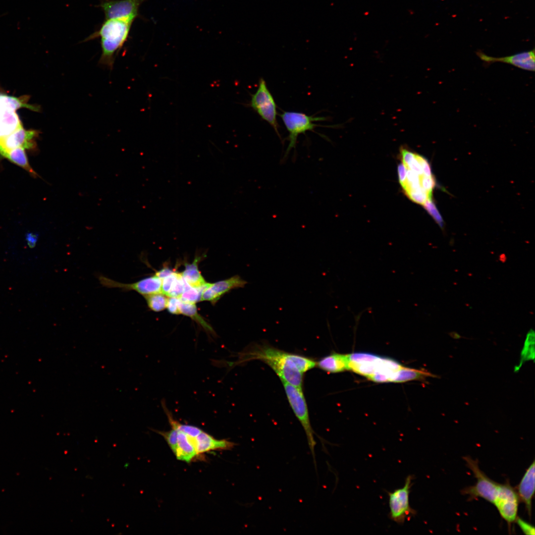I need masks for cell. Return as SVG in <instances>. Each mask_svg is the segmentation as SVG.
I'll use <instances>...</instances> for the list:
<instances>
[{
  "label": "cell",
  "instance_id": "cell-1",
  "mask_svg": "<svg viewBox=\"0 0 535 535\" xmlns=\"http://www.w3.org/2000/svg\"><path fill=\"white\" fill-rule=\"evenodd\" d=\"M241 358V362L251 360L264 362L274 371L281 381L301 389L303 374L316 366V362L310 358L266 345H254L249 351L243 353Z\"/></svg>",
  "mask_w": 535,
  "mask_h": 535
},
{
  "label": "cell",
  "instance_id": "cell-2",
  "mask_svg": "<svg viewBox=\"0 0 535 535\" xmlns=\"http://www.w3.org/2000/svg\"><path fill=\"white\" fill-rule=\"evenodd\" d=\"M134 20L123 19H105L99 29L85 41L99 38L102 54L99 63L110 69L114 62L115 54L127 41Z\"/></svg>",
  "mask_w": 535,
  "mask_h": 535
},
{
  "label": "cell",
  "instance_id": "cell-3",
  "mask_svg": "<svg viewBox=\"0 0 535 535\" xmlns=\"http://www.w3.org/2000/svg\"><path fill=\"white\" fill-rule=\"evenodd\" d=\"M282 382L290 405L306 433L308 446L317 471L315 451L316 441L314 436L316 433L311 425L307 405L302 389L287 382Z\"/></svg>",
  "mask_w": 535,
  "mask_h": 535
},
{
  "label": "cell",
  "instance_id": "cell-4",
  "mask_svg": "<svg viewBox=\"0 0 535 535\" xmlns=\"http://www.w3.org/2000/svg\"><path fill=\"white\" fill-rule=\"evenodd\" d=\"M280 116L289 133V144L284 155V160L287 157L292 149L295 148L297 138L300 134H304L307 131H313L316 127L320 126L315 122L326 120L324 117H316L295 111H283Z\"/></svg>",
  "mask_w": 535,
  "mask_h": 535
},
{
  "label": "cell",
  "instance_id": "cell-5",
  "mask_svg": "<svg viewBox=\"0 0 535 535\" xmlns=\"http://www.w3.org/2000/svg\"><path fill=\"white\" fill-rule=\"evenodd\" d=\"M414 476L408 475L402 488L392 492H387L389 507V518L398 525H403L410 516H415L417 511L413 509L409 502L411 488Z\"/></svg>",
  "mask_w": 535,
  "mask_h": 535
},
{
  "label": "cell",
  "instance_id": "cell-6",
  "mask_svg": "<svg viewBox=\"0 0 535 535\" xmlns=\"http://www.w3.org/2000/svg\"><path fill=\"white\" fill-rule=\"evenodd\" d=\"M250 106L273 128L280 138L276 118L277 106L265 80L263 78H260L259 81L256 92L251 95Z\"/></svg>",
  "mask_w": 535,
  "mask_h": 535
},
{
  "label": "cell",
  "instance_id": "cell-7",
  "mask_svg": "<svg viewBox=\"0 0 535 535\" xmlns=\"http://www.w3.org/2000/svg\"><path fill=\"white\" fill-rule=\"evenodd\" d=\"M468 467L477 479L476 483L463 489L462 492L471 498L481 497L493 504L499 483L489 478L479 468L477 460L470 457H464Z\"/></svg>",
  "mask_w": 535,
  "mask_h": 535
},
{
  "label": "cell",
  "instance_id": "cell-8",
  "mask_svg": "<svg viewBox=\"0 0 535 535\" xmlns=\"http://www.w3.org/2000/svg\"><path fill=\"white\" fill-rule=\"evenodd\" d=\"M519 501L517 491L509 483L498 484L493 504L500 516L508 523L515 521Z\"/></svg>",
  "mask_w": 535,
  "mask_h": 535
},
{
  "label": "cell",
  "instance_id": "cell-9",
  "mask_svg": "<svg viewBox=\"0 0 535 535\" xmlns=\"http://www.w3.org/2000/svg\"><path fill=\"white\" fill-rule=\"evenodd\" d=\"M146 0H101L99 6L105 19H123L135 20L139 15L140 5Z\"/></svg>",
  "mask_w": 535,
  "mask_h": 535
},
{
  "label": "cell",
  "instance_id": "cell-10",
  "mask_svg": "<svg viewBox=\"0 0 535 535\" xmlns=\"http://www.w3.org/2000/svg\"><path fill=\"white\" fill-rule=\"evenodd\" d=\"M98 278L103 286L107 288H118L125 291L134 290L144 297L161 293V279L155 274L131 283L118 282L103 275H100Z\"/></svg>",
  "mask_w": 535,
  "mask_h": 535
},
{
  "label": "cell",
  "instance_id": "cell-11",
  "mask_svg": "<svg viewBox=\"0 0 535 535\" xmlns=\"http://www.w3.org/2000/svg\"><path fill=\"white\" fill-rule=\"evenodd\" d=\"M247 281L238 275L214 283H209L201 295L200 301H207L214 305L223 295L232 289L245 286Z\"/></svg>",
  "mask_w": 535,
  "mask_h": 535
},
{
  "label": "cell",
  "instance_id": "cell-12",
  "mask_svg": "<svg viewBox=\"0 0 535 535\" xmlns=\"http://www.w3.org/2000/svg\"><path fill=\"white\" fill-rule=\"evenodd\" d=\"M39 133L36 130H26L21 126L9 135L1 136L0 139V154L18 147L24 149L35 148V139Z\"/></svg>",
  "mask_w": 535,
  "mask_h": 535
},
{
  "label": "cell",
  "instance_id": "cell-13",
  "mask_svg": "<svg viewBox=\"0 0 535 535\" xmlns=\"http://www.w3.org/2000/svg\"><path fill=\"white\" fill-rule=\"evenodd\" d=\"M480 58L487 63L500 62L512 65L522 69L535 71V50L518 53L505 57L490 56L481 51L476 53Z\"/></svg>",
  "mask_w": 535,
  "mask_h": 535
},
{
  "label": "cell",
  "instance_id": "cell-14",
  "mask_svg": "<svg viewBox=\"0 0 535 535\" xmlns=\"http://www.w3.org/2000/svg\"><path fill=\"white\" fill-rule=\"evenodd\" d=\"M190 437L197 454L213 450H230L237 445L227 440L216 439L203 430L196 437Z\"/></svg>",
  "mask_w": 535,
  "mask_h": 535
},
{
  "label": "cell",
  "instance_id": "cell-15",
  "mask_svg": "<svg viewBox=\"0 0 535 535\" xmlns=\"http://www.w3.org/2000/svg\"><path fill=\"white\" fill-rule=\"evenodd\" d=\"M535 461L529 467L517 487L519 500L526 506L529 515L532 512V501L535 494Z\"/></svg>",
  "mask_w": 535,
  "mask_h": 535
},
{
  "label": "cell",
  "instance_id": "cell-16",
  "mask_svg": "<svg viewBox=\"0 0 535 535\" xmlns=\"http://www.w3.org/2000/svg\"><path fill=\"white\" fill-rule=\"evenodd\" d=\"M348 354L333 353L316 362L321 369L331 373H337L348 370Z\"/></svg>",
  "mask_w": 535,
  "mask_h": 535
},
{
  "label": "cell",
  "instance_id": "cell-17",
  "mask_svg": "<svg viewBox=\"0 0 535 535\" xmlns=\"http://www.w3.org/2000/svg\"><path fill=\"white\" fill-rule=\"evenodd\" d=\"M22 126L15 110L0 105V134L1 136L9 135Z\"/></svg>",
  "mask_w": 535,
  "mask_h": 535
},
{
  "label": "cell",
  "instance_id": "cell-18",
  "mask_svg": "<svg viewBox=\"0 0 535 535\" xmlns=\"http://www.w3.org/2000/svg\"><path fill=\"white\" fill-rule=\"evenodd\" d=\"M175 429L177 432V446L174 454L178 460L189 463L197 455L194 445L188 435Z\"/></svg>",
  "mask_w": 535,
  "mask_h": 535
},
{
  "label": "cell",
  "instance_id": "cell-19",
  "mask_svg": "<svg viewBox=\"0 0 535 535\" xmlns=\"http://www.w3.org/2000/svg\"><path fill=\"white\" fill-rule=\"evenodd\" d=\"M201 259V257H197L192 263H185V269L181 273L185 281L195 288H201L207 283L198 268V263Z\"/></svg>",
  "mask_w": 535,
  "mask_h": 535
},
{
  "label": "cell",
  "instance_id": "cell-20",
  "mask_svg": "<svg viewBox=\"0 0 535 535\" xmlns=\"http://www.w3.org/2000/svg\"><path fill=\"white\" fill-rule=\"evenodd\" d=\"M178 306L180 314L191 318L207 332L214 334V331L211 325L198 314L195 304L182 302L180 300Z\"/></svg>",
  "mask_w": 535,
  "mask_h": 535
},
{
  "label": "cell",
  "instance_id": "cell-21",
  "mask_svg": "<svg viewBox=\"0 0 535 535\" xmlns=\"http://www.w3.org/2000/svg\"><path fill=\"white\" fill-rule=\"evenodd\" d=\"M1 155L12 162L24 168L33 175H37L29 163L24 148H16L4 152Z\"/></svg>",
  "mask_w": 535,
  "mask_h": 535
},
{
  "label": "cell",
  "instance_id": "cell-22",
  "mask_svg": "<svg viewBox=\"0 0 535 535\" xmlns=\"http://www.w3.org/2000/svg\"><path fill=\"white\" fill-rule=\"evenodd\" d=\"M24 99H20L13 96L1 94L0 96V105L5 106L15 111L17 109L26 107L34 111L39 110V107L28 105Z\"/></svg>",
  "mask_w": 535,
  "mask_h": 535
},
{
  "label": "cell",
  "instance_id": "cell-23",
  "mask_svg": "<svg viewBox=\"0 0 535 535\" xmlns=\"http://www.w3.org/2000/svg\"><path fill=\"white\" fill-rule=\"evenodd\" d=\"M148 307L155 312H160L167 306L168 298L162 293L149 295L144 297Z\"/></svg>",
  "mask_w": 535,
  "mask_h": 535
},
{
  "label": "cell",
  "instance_id": "cell-24",
  "mask_svg": "<svg viewBox=\"0 0 535 535\" xmlns=\"http://www.w3.org/2000/svg\"><path fill=\"white\" fill-rule=\"evenodd\" d=\"M206 284L201 288H195L185 281L184 290L179 298V299L182 302L194 304L200 301L202 292Z\"/></svg>",
  "mask_w": 535,
  "mask_h": 535
},
{
  "label": "cell",
  "instance_id": "cell-25",
  "mask_svg": "<svg viewBox=\"0 0 535 535\" xmlns=\"http://www.w3.org/2000/svg\"><path fill=\"white\" fill-rule=\"evenodd\" d=\"M535 344V332L531 329L528 332L527 337L525 340L524 347L522 351V360L521 361H526L527 360H530L533 359L534 360V356H532V348L534 347Z\"/></svg>",
  "mask_w": 535,
  "mask_h": 535
},
{
  "label": "cell",
  "instance_id": "cell-26",
  "mask_svg": "<svg viewBox=\"0 0 535 535\" xmlns=\"http://www.w3.org/2000/svg\"><path fill=\"white\" fill-rule=\"evenodd\" d=\"M157 432L163 437L171 450L174 453L177 446V430L173 428H171L168 431H157Z\"/></svg>",
  "mask_w": 535,
  "mask_h": 535
},
{
  "label": "cell",
  "instance_id": "cell-27",
  "mask_svg": "<svg viewBox=\"0 0 535 535\" xmlns=\"http://www.w3.org/2000/svg\"><path fill=\"white\" fill-rule=\"evenodd\" d=\"M185 284V281L179 273L166 296L179 298L184 290Z\"/></svg>",
  "mask_w": 535,
  "mask_h": 535
},
{
  "label": "cell",
  "instance_id": "cell-28",
  "mask_svg": "<svg viewBox=\"0 0 535 535\" xmlns=\"http://www.w3.org/2000/svg\"><path fill=\"white\" fill-rule=\"evenodd\" d=\"M179 273L175 271L163 278L161 282V292L167 296Z\"/></svg>",
  "mask_w": 535,
  "mask_h": 535
},
{
  "label": "cell",
  "instance_id": "cell-29",
  "mask_svg": "<svg viewBox=\"0 0 535 535\" xmlns=\"http://www.w3.org/2000/svg\"><path fill=\"white\" fill-rule=\"evenodd\" d=\"M425 209L428 212V213L432 216V217L435 220L436 222L441 226L443 227L442 220L441 217L439 214L435 206L432 201V200H428L423 205Z\"/></svg>",
  "mask_w": 535,
  "mask_h": 535
},
{
  "label": "cell",
  "instance_id": "cell-30",
  "mask_svg": "<svg viewBox=\"0 0 535 535\" xmlns=\"http://www.w3.org/2000/svg\"><path fill=\"white\" fill-rule=\"evenodd\" d=\"M400 152L403 164L406 167L414 160L416 154L403 147H401Z\"/></svg>",
  "mask_w": 535,
  "mask_h": 535
},
{
  "label": "cell",
  "instance_id": "cell-31",
  "mask_svg": "<svg viewBox=\"0 0 535 535\" xmlns=\"http://www.w3.org/2000/svg\"><path fill=\"white\" fill-rule=\"evenodd\" d=\"M515 521L524 534L526 535H535V528L532 525L518 517Z\"/></svg>",
  "mask_w": 535,
  "mask_h": 535
},
{
  "label": "cell",
  "instance_id": "cell-32",
  "mask_svg": "<svg viewBox=\"0 0 535 535\" xmlns=\"http://www.w3.org/2000/svg\"><path fill=\"white\" fill-rule=\"evenodd\" d=\"M179 301L180 299L179 298L169 297L166 308L170 313L175 315L180 314L178 306Z\"/></svg>",
  "mask_w": 535,
  "mask_h": 535
},
{
  "label": "cell",
  "instance_id": "cell-33",
  "mask_svg": "<svg viewBox=\"0 0 535 535\" xmlns=\"http://www.w3.org/2000/svg\"><path fill=\"white\" fill-rule=\"evenodd\" d=\"M398 174L400 184L403 187L406 180L407 174V168L403 163H400L398 166Z\"/></svg>",
  "mask_w": 535,
  "mask_h": 535
},
{
  "label": "cell",
  "instance_id": "cell-34",
  "mask_svg": "<svg viewBox=\"0 0 535 535\" xmlns=\"http://www.w3.org/2000/svg\"><path fill=\"white\" fill-rule=\"evenodd\" d=\"M174 271H175L172 270V269L164 267L163 268L157 271L155 275L159 278L162 279Z\"/></svg>",
  "mask_w": 535,
  "mask_h": 535
},
{
  "label": "cell",
  "instance_id": "cell-35",
  "mask_svg": "<svg viewBox=\"0 0 535 535\" xmlns=\"http://www.w3.org/2000/svg\"><path fill=\"white\" fill-rule=\"evenodd\" d=\"M26 239L30 245L34 246L36 242L37 236L35 234L29 233L27 235Z\"/></svg>",
  "mask_w": 535,
  "mask_h": 535
},
{
  "label": "cell",
  "instance_id": "cell-36",
  "mask_svg": "<svg viewBox=\"0 0 535 535\" xmlns=\"http://www.w3.org/2000/svg\"><path fill=\"white\" fill-rule=\"evenodd\" d=\"M1 135L0 134V139L1 138Z\"/></svg>",
  "mask_w": 535,
  "mask_h": 535
},
{
  "label": "cell",
  "instance_id": "cell-37",
  "mask_svg": "<svg viewBox=\"0 0 535 535\" xmlns=\"http://www.w3.org/2000/svg\"><path fill=\"white\" fill-rule=\"evenodd\" d=\"M0 95H1V94H0Z\"/></svg>",
  "mask_w": 535,
  "mask_h": 535
}]
</instances>
